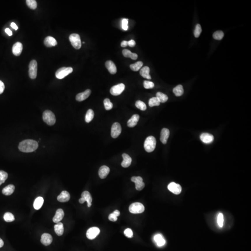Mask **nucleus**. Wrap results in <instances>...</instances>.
I'll list each match as a JSON object with an SVG mask.
<instances>
[{"instance_id":"nucleus-1","label":"nucleus","mask_w":251,"mask_h":251,"mask_svg":"<svg viewBox=\"0 0 251 251\" xmlns=\"http://www.w3.org/2000/svg\"><path fill=\"white\" fill-rule=\"evenodd\" d=\"M38 148V142L33 140H24L20 143L18 147L19 150L24 152H32Z\"/></svg>"},{"instance_id":"nucleus-2","label":"nucleus","mask_w":251,"mask_h":251,"mask_svg":"<svg viewBox=\"0 0 251 251\" xmlns=\"http://www.w3.org/2000/svg\"><path fill=\"white\" fill-rule=\"evenodd\" d=\"M156 145V139L152 136L148 137L145 140L144 144L145 150L148 152L154 151Z\"/></svg>"},{"instance_id":"nucleus-3","label":"nucleus","mask_w":251,"mask_h":251,"mask_svg":"<svg viewBox=\"0 0 251 251\" xmlns=\"http://www.w3.org/2000/svg\"><path fill=\"white\" fill-rule=\"evenodd\" d=\"M43 118L44 122L50 126L54 125L56 122L55 115L50 110H47L44 112Z\"/></svg>"},{"instance_id":"nucleus-4","label":"nucleus","mask_w":251,"mask_h":251,"mask_svg":"<svg viewBox=\"0 0 251 251\" xmlns=\"http://www.w3.org/2000/svg\"><path fill=\"white\" fill-rule=\"evenodd\" d=\"M73 71V69L71 67H62L57 70L55 76L59 79H62L72 72Z\"/></svg>"},{"instance_id":"nucleus-5","label":"nucleus","mask_w":251,"mask_h":251,"mask_svg":"<svg viewBox=\"0 0 251 251\" xmlns=\"http://www.w3.org/2000/svg\"><path fill=\"white\" fill-rule=\"evenodd\" d=\"M69 41L74 48L76 50H79L82 47V43L80 40V36L77 34H70L69 37Z\"/></svg>"},{"instance_id":"nucleus-6","label":"nucleus","mask_w":251,"mask_h":251,"mask_svg":"<svg viewBox=\"0 0 251 251\" xmlns=\"http://www.w3.org/2000/svg\"><path fill=\"white\" fill-rule=\"evenodd\" d=\"M129 210L130 212L134 214L142 213L145 210L144 206L141 203L135 202L130 206Z\"/></svg>"},{"instance_id":"nucleus-7","label":"nucleus","mask_w":251,"mask_h":251,"mask_svg":"<svg viewBox=\"0 0 251 251\" xmlns=\"http://www.w3.org/2000/svg\"><path fill=\"white\" fill-rule=\"evenodd\" d=\"M29 76L32 79L36 78L37 75V62L36 60H32L29 64Z\"/></svg>"},{"instance_id":"nucleus-8","label":"nucleus","mask_w":251,"mask_h":251,"mask_svg":"<svg viewBox=\"0 0 251 251\" xmlns=\"http://www.w3.org/2000/svg\"><path fill=\"white\" fill-rule=\"evenodd\" d=\"M125 88V86L124 84L120 83L118 85H115L110 89V92L111 94L114 96H117L120 95Z\"/></svg>"},{"instance_id":"nucleus-9","label":"nucleus","mask_w":251,"mask_h":251,"mask_svg":"<svg viewBox=\"0 0 251 251\" xmlns=\"http://www.w3.org/2000/svg\"><path fill=\"white\" fill-rule=\"evenodd\" d=\"M131 181L135 183V188L137 190L141 191L144 188L145 184L141 177L134 176L131 178Z\"/></svg>"},{"instance_id":"nucleus-10","label":"nucleus","mask_w":251,"mask_h":251,"mask_svg":"<svg viewBox=\"0 0 251 251\" xmlns=\"http://www.w3.org/2000/svg\"><path fill=\"white\" fill-rule=\"evenodd\" d=\"M122 132V127L120 124L118 122L114 123L113 124L111 129L112 137L113 138H116L118 137Z\"/></svg>"},{"instance_id":"nucleus-11","label":"nucleus","mask_w":251,"mask_h":251,"mask_svg":"<svg viewBox=\"0 0 251 251\" xmlns=\"http://www.w3.org/2000/svg\"><path fill=\"white\" fill-rule=\"evenodd\" d=\"M100 230L98 227H91L87 231L86 236L88 239L93 240L97 236L100 234Z\"/></svg>"},{"instance_id":"nucleus-12","label":"nucleus","mask_w":251,"mask_h":251,"mask_svg":"<svg viewBox=\"0 0 251 251\" xmlns=\"http://www.w3.org/2000/svg\"><path fill=\"white\" fill-rule=\"evenodd\" d=\"M167 188L170 191L175 194H179L181 193L182 188L180 185L175 182H171L168 185Z\"/></svg>"},{"instance_id":"nucleus-13","label":"nucleus","mask_w":251,"mask_h":251,"mask_svg":"<svg viewBox=\"0 0 251 251\" xmlns=\"http://www.w3.org/2000/svg\"><path fill=\"white\" fill-rule=\"evenodd\" d=\"M41 241L43 245L48 246L50 245L53 241V237L49 234L45 233L41 235Z\"/></svg>"},{"instance_id":"nucleus-14","label":"nucleus","mask_w":251,"mask_h":251,"mask_svg":"<svg viewBox=\"0 0 251 251\" xmlns=\"http://www.w3.org/2000/svg\"><path fill=\"white\" fill-rule=\"evenodd\" d=\"M200 139L204 143H211L214 140V137L212 134L208 133H203L201 134Z\"/></svg>"},{"instance_id":"nucleus-15","label":"nucleus","mask_w":251,"mask_h":251,"mask_svg":"<svg viewBox=\"0 0 251 251\" xmlns=\"http://www.w3.org/2000/svg\"><path fill=\"white\" fill-rule=\"evenodd\" d=\"M23 50V46L22 43L17 42L13 46L12 52L15 56H19Z\"/></svg>"},{"instance_id":"nucleus-16","label":"nucleus","mask_w":251,"mask_h":251,"mask_svg":"<svg viewBox=\"0 0 251 251\" xmlns=\"http://www.w3.org/2000/svg\"><path fill=\"white\" fill-rule=\"evenodd\" d=\"M91 93V91L90 89L86 90L83 93H79L76 96V100L78 101H82L87 99Z\"/></svg>"},{"instance_id":"nucleus-17","label":"nucleus","mask_w":251,"mask_h":251,"mask_svg":"<svg viewBox=\"0 0 251 251\" xmlns=\"http://www.w3.org/2000/svg\"><path fill=\"white\" fill-rule=\"evenodd\" d=\"M170 135V131L169 129L166 128L162 129L161 133V138L160 140L161 142L164 144H166L167 142V140L168 139Z\"/></svg>"},{"instance_id":"nucleus-18","label":"nucleus","mask_w":251,"mask_h":251,"mask_svg":"<svg viewBox=\"0 0 251 251\" xmlns=\"http://www.w3.org/2000/svg\"><path fill=\"white\" fill-rule=\"evenodd\" d=\"M64 216V213L63 210L62 209H58L56 211L55 215L53 218V222L56 223L60 222V221L63 219Z\"/></svg>"},{"instance_id":"nucleus-19","label":"nucleus","mask_w":251,"mask_h":251,"mask_svg":"<svg viewBox=\"0 0 251 251\" xmlns=\"http://www.w3.org/2000/svg\"><path fill=\"white\" fill-rule=\"evenodd\" d=\"M110 172V169L106 166H102L100 167L99 170V176L100 178L105 179Z\"/></svg>"},{"instance_id":"nucleus-20","label":"nucleus","mask_w":251,"mask_h":251,"mask_svg":"<svg viewBox=\"0 0 251 251\" xmlns=\"http://www.w3.org/2000/svg\"><path fill=\"white\" fill-rule=\"evenodd\" d=\"M44 43L47 47H52L57 45V42L54 37L49 36L45 38Z\"/></svg>"},{"instance_id":"nucleus-21","label":"nucleus","mask_w":251,"mask_h":251,"mask_svg":"<svg viewBox=\"0 0 251 251\" xmlns=\"http://www.w3.org/2000/svg\"><path fill=\"white\" fill-rule=\"evenodd\" d=\"M70 194L66 191H63L57 197V200L61 202H66L70 200Z\"/></svg>"},{"instance_id":"nucleus-22","label":"nucleus","mask_w":251,"mask_h":251,"mask_svg":"<svg viewBox=\"0 0 251 251\" xmlns=\"http://www.w3.org/2000/svg\"><path fill=\"white\" fill-rule=\"evenodd\" d=\"M106 67L109 73L111 74H115L117 72V68L115 63L111 61H108L105 63Z\"/></svg>"},{"instance_id":"nucleus-23","label":"nucleus","mask_w":251,"mask_h":251,"mask_svg":"<svg viewBox=\"0 0 251 251\" xmlns=\"http://www.w3.org/2000/svg\"><path fill=\"white\" fill-rule=\"evenodd\" d=\"M122 157L123 161L121 164L122 166L125 168L129 167L132 162V158L131 157L127 154H123L122 155Z\"/></svg>"},{"instance_id":"nucleus-24","label":"nucleus","mask_w":251,"mask_h":251,"mask_svg":"<svg viewBox=\"0 0 251 251\" xmlns=\"http://www.w3.org/2000/svg\"><path fill=\"white\" fill-rule=\"evenodd\" d=\"M139 119H140V116L139 115H137V114L133 115L132 117L128 120L127 123V126L129 127H134L137 124Z\"/></svg>"},{"instance_id":"nucleus-25","label":"nucleus","mask_w":251,"mask_h":251,"mask_svg":"<svg viewBox=\"0 0 251 251\" xmlns=\"http://www.w3.org/2000/svg\"><path fill=\"white\" fill-rule=\"evenodd\" d=\"M154 241L159 247H162L165 244L166 241L161 234H157L154 236Z\"/></svg>"},{"instance_id":"nucleus-26","label":"nucleus","mask_w":251,"mask_h":251,"mask_svg":"<svg viewBox=\"0 0 251 251\" xmlns=\"http://www.w3.org/2000/svg\"><path fill=\"white\" fill-rule=\"evenodd\" d=\"M82 198H83L85 201L87 202V206L90 207L92 205V198L89 192L87 191L83 192L82 194Z\"/></svg>"},{"instance_id":"nucleus-27","label":"nucleus","mask_w":251,"mask_h":251,"mask_svg":"<svg viewBox=\"0 0 251 251\" xmlns=\"http://www.w3.org/2000/svg\"><path fill=\"white\" fill-rule=\"evenodd\" d=\"M149 73L150 69L148 66H145L142 68L140 71V75H141V76L147 79L150 80L151 79V77L149 74Z\"/></svg>"},{"instance_id":"nucleus-28","label":"nucleus","mask_w":251,"mask_h":251,"mask_svg":"<svg viewBox=\"0 0 251 251\" xmlns=\"http://www.w3.org/2000/svg\"><path fill=\"white\" fill-rule=\"evenodd\" d=\"M15 189V187L13 185H9L3 189L2 193L4 195L8 196L11 195L12 194L14 193Z\"/></svg>"},{"instance_id":"nucleus-29","label":"nucleus","mask_w":251,"mask_h":251,"mask_svg":"<svg viewBox=\"0 0 251 251\" xmlns=\"http://www.w3.org/2000/svg\"><path fill=\"white\" fill-rule=\"evenodd\" d=\"M55 231L58 236H62L64 233V227L62 223L58 222L54 227Z\"/></svg>"},{"instance_id":"nucleus-30","label":"nucleus","mask_w":251,"mask_h":251,"mask_svg":"<svg viewBox=\"0 0 251 251\" xmlns=\"http://www.w3.org/2000/svg\"><path fill=\"white\" fill-rule=\"evenodd\" d=\"M123 55L127 58H130L133 60H136L138 58L137 54L133 53L128 50H124L122 51Z\"/></svg>"},{"instance_id":"nucleus-31","label":"nucleus","mask_w":251,"mask_h":251,"mask_svg":"<svg viewBox=\"0 0 251 251\" xmlns=\"http://www.w3.org/2000/svg\"><path fill=\"white\" fill-rule=\"evenodd\" d=\"M44 199L41 197H38L36 199L34 203V208L36 210H39L43 206Z\"/></svg>"},{"instance_id":"nucleus-32","label":"nucleus","mask_w":251,"mask_h":251,"mask_svg":"<svg viewBox=\"0 0 251 251\" xmlns=\"http://www.w3.org/2000/svg\"><path fill=\"white\" fill-rule=\"evenodd\" d=\"M173 92L176 96H180L183 94L184 89L183 86L179 85L173 89Z\"/></svg>"},{"instance_id":"nucleus-33","label":"nucleus","mask_w":251,"mask_h":251,"mask_svg":"<svg viewBox=\"0 0 251 251\" xmlns=\"http://www.w3.org/2000/svg\"><path fill=\"white\" fill-rule=\"evenodd\" d=\"M156 97L157 98V99H158L159 101V102H162V103H165L168 99V98L166 94H164L163 93L159 92H158L156 94Z\"/></svg>"},{"instance_id":"nucleus-34","label":"nucleus","mask_w":251,"mask_h":251,"mask_svg":"<svg viewBox=\"0 0 251 251\" xmlns=\"http://www.w3.org/2000/svg\"><path fill=\"white\" fill-rule=\"evenodd\" d=\"M94 112L92 109H88L85 116V121L86 122L89 123L91 122L94 117Z\"/></svg>"},{"instance_id":"nucleus-35","label":"nucleus","mask_w":251,"mask_h":251,"mask_svg":"<svg viewBox=\"0 0 251 251\" xmlns=\"http://www.w3.org/2000/svg\"><path fill=\"white\" fill-rule=\"evenodd\" d=\"M143 65V63L142 62L139 61V62H137L134 64L130 65V68L131 69V70H133V71H138L141 69Z\"/></svg>"},{"instance_id":"nucleus-36","label":"nucleus","mask_w":251,"mask_h":251,"mask_svg":"<svg viewBox=\"0 0 251 251\" xmlns=\"http://www.w3.org/2000/svg\"><path fill=\"white\" fill-rule=\"evenodd\" d=\"M4 220L7 222H11L14 221L15 219L14 215L11 213L7 212L5 213L3 216Z\"/></svg>"},{"instance_id":"nucleus-37","label":"nucleus","mask_w":251,"mask_h":251,"mask_svg":"<svg viewBox=\"0 0 251 251\" xmlns=\"http://www.w3.org/2000/svg\"><path fill=\"white\" fill-rule=\"evenodd\" d=\"M160 103L161 102H159L158 99H157V98L155 97L152 98L149 100L148 104H149L150 107H154V106H159L160 105Z\"/></svg>"},{"instance_id":"nucleus-38","label":"nucleus","mask_w":251,"mask_h":251,"mask_svg":"<svg viewBox=\"0 0 251 251\" xmlns=\"http://www.w3.org/2000/svg\"><path fill=\"white\" fill-rule=\"evenodd\" d=\"M27 5L31 9H36L37 7L36 1L35 0H27Z\"/></svg>"},{"instance_id":"nucleus-39","label":"nucleus","mask_w":251,"mask_h":251,"mask_svg":"<svg viewBox=\"0 0 251 251\" xmlns=\"http://www.w3.org/2000/svg\"><path fill=\"white\" fill-rule=\"evenodd\" d=\"M135 106L138 108H139L140 110H142V111H145L147 109V106H146V104L142 101H140V100L137 101L136 102H135Z\"/></svg>"},{"instance_id":"nucleus-40","label":"nucleus","mask_w":251,"mask_h":251,"mask_svg":"<svg viewBox=\"0 0 251 251\" xmlns=\"http://www.w3.org/2000/svg\"><path fill=\"white\" fill-rule=\"evenodd\" d=\"M224 36L223 32L220 30L216 31L213 34V37L214 39L217 40H221Z\"/></svg>"},{"instance_id":"nucleus-41","label":"nucleus","mask_w":251,"mask_h":251,"mask_svg":"<svg viewBox=\"0 0 251 251\" xmlns=\"http://www.w3.org/2000/svg\"><path fill=\"white\" fill-rule=\"evenodd\" d=\"M8 177V174L7 173L4 171H0V185L5 182V180H7Z\"/></svg>"},{"instance_id":"nucleus-42","label":"nucleus","mask_w":251,"mask_h":251,"mask_svg":"<svg viewBox=\"0 0 251 251\" xmlns=\"http://www.w3.org/2000/svg\"><path fill=\"white\" fill-rule=\"evenodd\" d=\"M104 104L105 108L106 110H110L113 107V105L109 99L106 98L104 101Z\"/></svg>"},{"instance_id":"nucleus-43","label":"nucleus","mask_w":251,"mask_h":251,"mask_svg":"<svg viewBox=\"0 0 251 251\" xmlns=\"http://www.w3.org/2000/svg\"><path fill=\"white\" fill-rule=\"evenodd\" d=\"M202 32L201 27L200 24H197L195 27V30L194 31V35L196 38H198L200 36V34Z\"/></svg>"},{"instance_id":"nucleus-44","label":"nucleus","mask_w":251,"mask_h":251,"mask_svg":"<svg viewBox=\"0 0 251 251\" xmlns=\"http://www.w3.org/2000/svg\"><path fill=\"white\" fill-rule=\"evenodd\" d=\"M217 222L218 225L220 227H222L223 226L224 216L222 213H219L217 218Z\"/></svg>"},{"instance_id":"nucleus-45","label":"nucleus","mask_w":251,"mask_h":251,"mask_svg":"<svg viewBox=\"0 0 251 251\" xmlns=\"http://www.w3.org/2000/svg\"><path fill=\"white\" fill-rule=\"evenodd\" d=\"M144 87L146 89H151L152 88L155 86V84L152 82L148 80H145L144 82Z\"/></svg>"},{"instance_id":"nucleus-46","label":"nucleus","mask_w":251,"mask_h":251,"mask_svg":"<svg viewBox=\"0 0 251 251\" xmlns=\"http://www.w3.org/2000/svg\"><path fill=\"white\" fill-rule=\"evenodd\" d=\"M124 234L125 236L129 238H131L133 237V233L130 228H127L124 231Z\"/></svg>"},{"instance_id":"nucleus-47","label":"nucleus","mask_w":251,"mask_h":251,"mask_svg":"<svg viewBox=\"0 0 251 251\" xmlns=\"http://www.w3.org/2000/svg\"><path fill=\"white\" fill-rule=\"evenodd\" d=\"M122 28L124 30H127L128 29V19H123L122 22Z\"/></svg>"},{"instance_id":"nucleus-48","label":"nucleus","mask_w":251,"mask_h":251,"mask_svg":"<svg viewBox=\"0 0 251 251\" xmlns=\"http://www.w3.org/2000/svg\"><path fill=\"white\" fill-rule=\"evenodd\" d=\"M108 219L110 221L115 222V221H117V217H116L114 213H112L109 215V216H108Z\"/></svg>"},{"instance_id":"nucleus-49","label":"nucleus","mask_w":251,"mask_h":251,"mask_svg":"<svg viewBox=\"0 0 251 251\" xmlns=\"http://www.w3.org/2000/svg\"><path fill=\"white\" fill-rule=\"evenodd\" d=\"M5 89V86L3 83L0 80V94H1L3 92Z\"/></svg>"},{"instance_id":"nucleus-50","label":"nucleus","mask_w":251,"mask_h":251,"mask_svg":"<svg viewBox=\"0 0 251 251\" xmlns=\"http://www.w3.org/2000/svg\"><path fill=\"white\" fill-rule=\"evenodd\" d=\"M136 45L135 41L133 40H131L129 41H128V46H129L130 47H134Z\"/></svg>"},{"instance_id":"nucleus-51","label":"nucleus","mask_w":251,"mask_h":251,"mask_svg":"<svg viewBox=\"0 0 251 251\" xmlns=\"http://www.w3.org/2000/svg\"><path fill=\"white\" fill-rule=\"evenodd\" d=\"M128 46V41H122L121 43V46L122 47L125 48L127 46Z\"/></svg>"},{"instance_id":"nucleus-52","label":"nucleus","mask_w":251,"mask_h":251,"mask_svg":"<svg viewBox=\"0 0 251 251\" xmlns=\"http://www.w3.org/2000/svg\"><path fill=\"white\" fill-rule=\"evenodd\" d=\"M5 32L7 34H8L9 36H12V32L11 30L10 29H8V28H7V29H5Z\"/></svg>"},{"instance_id":"nucleus-53","label":"nucleus","mask_w":251,"mask_h":251,"mask_svg":"<svg viewBox=\"0 0 251 251\" xmlns=\"http://www.w3.org/2000/svg\"><path fill=\"white\" fill-rule=\"evenodd\" d=\"M11 27L12 28L14 29L15 30H17L18 29V27L16 25V24H15V23H14V22H12L11 23L10 25Z\"/></svg>"},{"instance_id":"nucleus-54","label":"nucleus","mask_w":251,"mask_h":251,"mask_svg":"<svg viewBox=\"0 0 251 251\" xmlns=\"http://www.w3.org/2000/svg\"><path fill=\"white\" fill-rule=\"evenodd\" d=\"M113 213H114V215L116 216V217H118V216H119L120 215V211H118V210H115V211H114V212Z\"/></svg>"},{"instance_id":"nucleus-55","label":"nucleus","mask_w":251,"mask_h":251,"mask_svg":"<svg viewBox=\"0 0 251 251\" xmlns=\"http://www.w3.org/2000/svg\"><path fill=\"white\" fill-rule=\"evenodd\" d=\"M4 245L3 241H2V239L0 238V248H2Z\"/></svg>"},{"instance_id":"nucleus-56","label":"nucleus","mask_w":251,"mask_h":251,"mask_svg":"<svg viewBox=\"0 0 251 251\" xmlns=\"http://www.w3.org/2000/svg\"><path fill=\"white\" fill-rule=\"evenodd\" d=\"M79 201L80 203H81V204H83V203H84V202H85V201L83 198H81L80 199Z\"/></svg>"}]
</instances>
